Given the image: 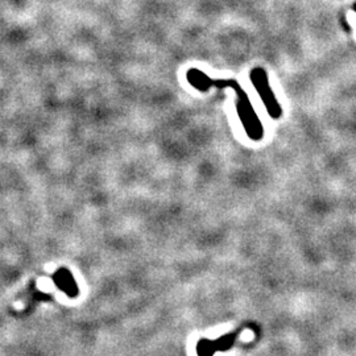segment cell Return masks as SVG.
<instances>
[{
  "label": "cell",
  "mask_w": 356,
  "mask_h": 356,
  "mask_svg": "<svg viewBox=\"0 0 356 356\" xmlns=\"http://www.w3.org/2000/svg\"><path fill=\"white\" fill-rule=\"evenodd\" d=\"M250 78L254 90L257 91V94L260 95L261 101L264 103L268 114L270 115L273 119H279L282 115V107L270 88L267 72L263 67H254L251 70Z\"/></svg>",
  "instance_id": "7a4b0ae2"
},
{
  "label": "cell",
  "mask_w": 356,
  "mask_h": 356,
  "mask_svg": "<svg viewBox=\"0 0 356 356\" xmlns=\"http://www.w3.org/2000/svg\"><path fill=\"white\" fill-rule=\"evenodd\" d=\"M56 281H57V284L61 286V289L65 291V292L69 293V294H74L76 292V286H74V282L72 280L70 273L64 272V270L57 273L56 275Z\"/></svg>",
  "instance_id": "3957f363"
},
{
  "label": "cell",
  "mask_w": 356,
  "mask_h": 356,
  "mask_svg": "<svg viewBox=\"0 0 356 356\" xmlns=\"http://www.w3.org/2000/svg\"><path fill=\"white\" fill-rule=\"evenodd\" d=\"M186 79L193 88L201 92L209 91L213 88L216 89H232L236 94V110L238 115L241 118L243 127L245 129L247 135L254 139V140H260L263 138L264 129L263 124L259 119V116L254 111V106L250 101L247 92L243 90L241 83L235 79H216L211 78L204 73L200 69H189L186 72Z\"/></svg>",
  "instance_id": "6da1fadb"
}]
</instances>
